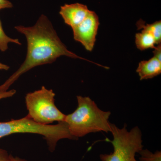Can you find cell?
<instances>
[{
	"mask_svg": "<svg viewBox=\"0 0 161 161\" xmlns=\"http://www.w3.org/2000/svg\"><path fill=\"white\" fill-rule=\"evenodd\" d=\"M91 11L86 5L76 3L61 6L59 13L65 24L72 29L80 24Z\"/></svg>",
	"mask_w": 161,
	"mask_h": 161,
	"instance_id": "cell-7",
	"label": "cell"
},
{
	"mask_svg": "<svg viewBox=\"0 0 161 161\" xmlns=\"http://www.w3.org/2000/svg\"><path fill=\"white\" fill-rule=\"evenodd\" d=\"M111 132L113 139L110 141L113 147V152L99 155L102 161H138L136 155L143 149L142 133L138 127L128 131L125 124L119 129L111 124Z\"/></svg>",
	"mask_w": 161,
	"mask_h": 161,
	"instance_id": "cell-4",
	"label": "cell"
},
{
	"mask_svg": "<svg viewBox=\"0 0 161 161\" xmlns=\"http://www.w3.org/2000/svg\"><path fill=\"white\" fill-rule=\"evenodd\" d=\"M0 161H12V155H9L6 150L0 149Z\"/></svg>",
	"mask_w": 161,
	"mask_h": 161,
	"instance_id": "cell-13",
	"label": "cell"
},
{
	"mask_svg": "<svg viewBox=\"0 0 161 161\" xmlns=\"http://www.w3.org/2000/svg\"><path fill=\"white\" fill-rule=\"evenodd\" d=\"M12 161H26L24 159L20 158L18 157H14L13 156H12Z\"/></svg>",
	"mask_w": 161,
	"mask_h": 161,
	"instance_id": "cell-18",
	"label": "cell"
},
{
	"mask_svg": "<svg viewBox=\"0 0 161 161\" xmlns=\"http://www.w3.org/2000/svg\"><path fill=\"white\" fill-rule=\"evenodd\" d=\"M138 30L142 29L152 33L155 38L156 44L161 43V22L156 21L152 24H146L143 20L138 21L136 23Z\"/></svg>",
	"mask_w": 161,
	"mask_h": 161,
	"instance_id": "cell-10",
	"label": "cell"
},
{
	"mask_svg": "<svg viewBox=\"0 0 161 161\" xmlns=\"http://www.w3.org/2000/svg\"><path fill=\"white\" fill-rule=\"evenodd\" d=\"M16 91L15 90H11L6 92H0V100L3 98H9L12 97L15 94Z\"/></svg>",
	"mask_w": 161,
	"mask_h": 161,
	"instance_id": "cell-14",
	"label": "cell"
},
{
	"mask_svg": "<svg viewBox=\"0 0 161 161\" xmlns=\"http://www.w3.org/2000/svg\"><path fill=\"white\" fill-rule=\"evenodd\" d=\"M55 96L53 90L47 89L44 86L26 94L25 101L28 111L27 115L36 122L43 125L64 121L66 115L56 106Z\"/></svg>",
	"mask_w": 161,
	"mask_h": 161,
	"instance_id": "cell-5",
	"label": "cell"
},
{
	"mask_svg": "<svg viewBox=\"0 0 161 161\" xmlns=\"http://www.w3.org/2000/svg\"><path fill=\"white\" fill-rule=\"evenodd\" d=\"M12 7V3L8 0H0V10L11 8Z\"/></svg>",
	"mask_w": 161,
	"mask_h": 161,
	"instance_id": "cell-16",
	"label": "cell"
},
{
	"mask_svg": "<svg viewBox=\"0 0 161 161\" xmlns=\"http://www.w3.org/2000/svg\"><path fill=\"white\" fill-rule=\"evenodd\" d=\"M153 51V57L161 61V43L158 44L157 46H155Z\"/></svg>",
	"mask_w": 161,
	"mask_h": 161,
	"instance_id": "cell-15",
	"label": "cell"
},
{
	"mask_svg": "<svg viewBox=\"0 0 161 161\" xmlns=\"http://www.w3.org/2000/svg\"><path fill=\"white\" fill-rule=\"evenodd\" d=\"M136 71L141 80L154 78L161 74V61L154 57L148 60L141 61Z\"/></svg>",
	"mask_w": 161,
	"mask_h": 161,
	"instance_id": "cell-8",
	"label": "cell"
},
{
	"mask_svg": "<svg viewBox=\"0 0 161 161\" xmlns=\"http://www.w3.org/2000/svg\"><path fill=\"white\" fill-rule=\"evenodd\" d=\"M9 43L21 45V42L18 39H13L6 34L0 20V51L3 52L6 51L8 49V44Z\"/></svg>",
	"mask_w": 161,
	"mask_h": 161,
	"instance_id": "cell-11",
	"label": "cell"
},
{
	"mask_svg": "<svg viewBox=\"0 0 161 161\" xmlns=\"http://www.w3.org/2000/svg\"><path fill=\"white\" fill-rule=\"evenodd\" d=\"M135 43L136 47L141 51L149 48H154L156 44L155 38L152 33L142 30L135 36Z\"/></svg>",
	"mask_w": 161,
	"mask_h": 161,
	"instance_id": "cell-9",
	"label": "cell"
},
{
	"mask_svg": "<svg viewBox=\"0 0 161 161\" xmlns=\"http://www.w3.org/2000/svg\"><path fill=\"white\" fill-rule=\"evenodd\" d=\"M77 109L66 115L64 121L76 140L91 133L111 132L110 111L101 110L90 97L77 96Z\"/></svg>",
	"mask_w": 161,
	"mask_h": 161,
	"instance_id": "cell-2",
	"label": "cell"
},
{
	"mask_svg": "<svg viewBox=\"0 0 161 161\" xmlns=\"http://www.w3.org/2000/svg\"><path fill=\"white\" fill-rule=\"evenodd\" d=\"M99 25L98 15L91 10L80 24L72 28L74 39L81 43L86 50L92 51L96 42Z\"/></svg>",
	"mask_w": 161,
	"mask_h": 161,
	"instance_id": "cell-6",
	"label": "cell"
},
{
	"mask_svg": "<svg viewBox=\"0 0 161 161\" xmlns=\"http://www.w3.org/2000/svg\"><path fill=\"white\" fill-rule=\"evenodd\" d=\"M9 69V67L6 64H4L0 62V70H7Z\"/></svg>",
	"mask_w": 161,
	"mask_h": 161,
	"instance_id": "cell-17",
	"label": "cell"
},
{
	"mask_svg": "<svg viewBox=\"0 0 161 161\" xmlns=\"http://www.w3.org/2000/svg\"><path fill=\"white\" fill-rule=\"evenodd\" d=\"M34 133L44 136L48 149L53 152L58 141L63 139L76 140L70 133L65 121L55 125L38 123L28 115L20 119L0 122V139L14 133Z\"/></svg>",
	"mask_w": 161,
	"mask_h": 161,
	"instance_id": "cell-3",
	"label": "cell"
},
{
	"mask_svg": "<svg viewBox=\"0 0 161 161\" xmlns=\"http://www.w3.org/2000/svg\"><path fill=\"white\" fill-rule=\"evenodd\" d=\"M14 28L26 37L27 53L24 62L17 70L0 86V92L8 91L9 87L24 73L36 67L53 63L61 56L82 59L95 64L69 50L45 15H41L33 26L19 25Z\"/></svg>",
	"mask_w": 161,
	"mask_h": 161,
	"instance_id": "cell-1",
	"label": "cell"
},
{
	"mask_svg": "<svg viewBox=\"0 0 161 161\" xmlns=\"http://www.w3.org/2000/svg\"><path fill=\"white\" fill-rule=\"evenodd\" d=\"M140 161H161V151L157 150L152 153L148 149H144L139 153Z\"/></svg>",
	"mask_w": 161,
	"mask_h": 161,
	"instance_id": "cell-12",
	"label": "cell"
}]
</instances>
